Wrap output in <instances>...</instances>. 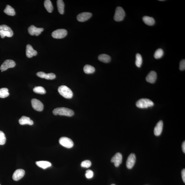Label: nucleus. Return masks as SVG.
<instances>
[{
  "label": "nucleus",
  "instance_id": "obj_1",
  "mask_svg": "<svg viewBox=\"0 0 185 185\" xmlns=\"http://www.w3.org/2000/svg\"><path fill=\"white\" fill-rule=\"evenodd\" d=\"M53 112L55 115L65 116L68 117H71L74 114V111L72 110L65 107L56 108Z\"/></svg>",
  "mask_w": 185,
  "mask_h": 185
},
{
  "label": "nucleus",
  "instance_id": "obj_2",
  "mask_svg": "<svg viewBox=\"0 0 185 185\" xmlns=\"http://www.w3.org/2000/svg\"><path fill=\"white\" fill-rule=\"evenodd\" d=\"M58 91L60 94L66 99L72 98L73 93L71 90L68 87L65 86H62L59 87Z\"/></svg>",
  "mask_w": 185,
  "mask_h": 185
},
{
  "label": "nucleus",
  "instance_id": "obj_3",
  "mask_svg": "<svg viewBox=\"0 0 185 185\" xmlns=\"http://www.w3.org/2000/svg\"><path fill=\"white\" fill-rule=\"evenodd\" d=\"M14 34L13 31L10 27L6 25L0 26V36L1 38L5 37H11Z\"/></svg>",
  "mask_w": 185,
  "mask_h": 185
},
{
  "label": "nucleus",
  "instance_id": "obj_4",
  "mask_svg": "<svg viewBox=\"0 0 185 185\" xmlns=\"http://www.w3.org/2000/svg\"><path fill=\"white\" fill-rule=\"evenodd\" d=\"M137 107L140 109H146L149 107H152L154 103L151 100L146 99H139L136 104Z\"/></svg>",
  "mask_w": 185,
  "mask_h": 185
},
{
  "label": "nucleus",
  "instance_id": "obj_5",
  "mask_svg": "<svg viewBox=\"0 0 185 185\" xmlns=\"http://www.w3.org/2000/svg\"><path fill=\"white\" fill-rule=\"evenodd\" d=\"M125 14V12L123 8L121 7H118L116 9L114 19L117 22L122 21L124 20Z\"/></svg>",
  "mask_w": 185,
  "mask_h": 185
},
{
  "label": "nucleus",
  "instance_id": "obj_6",
  "mask_svg": "<svg viewBox=\"0 0 185 185\" xmlns=\"http://www.w3.org/2000/svg\"><path fill=\"white\" fill-rule=\"evenodd\" d=\"M60 144L66 148H71L74 146V143L71 139L66 137H62L59 139Z\"/></svg>",
  "mask_w": 185,
  "mask_h": 185
},
{
  "label": "nucleus",
  "instance_id": "obj_7",
  "mask_svg": "<svg viewBox=\"0 0 185 185\" xmlns=\"http://www.w3.org/2000/svg\"><path fill=\"white\" fill-rule=\"evenodd\" d=\"M67 34V31L64 29H59L53 31L52 33V36L54 38L61 39L66 36Z\"/></svg>",
  "mask_w": 185,
  "mask_h": 185
},
{
  "label": "nucleus",
  "instance_id": "obj_8",
  "mask_svg": "<svg viewBox=\"0 0 185 185\" xmlns=\"http://www.w3.org/2000/svg\"><path fill=\"white\" fill-rule=\"evenodd\" d=\"M16 66V63L13 60L8 59L4 61L1 64L0 69L2 71H5L8 68H14Z\"/></svg>",
  "mask_w": 185,
  "mask_h": 185
},
{
  "label": "nucleus",
  "instance_id": "obj_9",
  "mask_svg": "<svg viewBox=\"0 0 185 185\" xmlns=\"http://www.w3.org/2000/svg\"><path fill=\"white\" fill-rule=\"evenodd\" d=\"M31 104L33 109L39 111H42L43 109L44 105L41 102L36 99H33L31 100Z\"/></svg>",
  "mask_w": 185,
  "mask_h": 185
},
{
  "label": "nucleus",
  "instance_id": "obj_10",
  "mask_svg": "<svg viewBox=\"0 0 185 185\" xmlns=\"http://www.w3.org/2000/svg\"><path fill=\"white\" fill-rule=\"evenodd\" d=\"M136 155L134 154H131L129 155L126 162L127 168L129 169H131L134 167L136 161Z\"/></svg>",
  "mask_w": 185,
  "mask_h": 185
},
{
  "label": "nucleus",
  "instance_id": "obj_11",
  "mask_svg": "<svg viewBox=\"0 0 185 185\" xmlns=\"http://www.w3.org/2000/svg\"><path fill=\"white\" fill-rule=\"evenodd\" d=\"M43 30V28H36L33 25H31L28 29L29 33L32 36L34 35L36 36H38Z\"/></svg>",
  "mask_w": 185,
  "mask_h": 185
},
{
  "label": "nucleus",
  "instance_id": "obj_12",
  "mask_svg": "<svg viewBox=\"0 0 185 185\" xmlns=\"http://www.w3.org/2000/svg\"><path fill=\"white\" fill-rule=\"evenodd\" d=\"M122 156L121 153H116L112 158L111 162L114 163L116 167H119L122 163Z\"/></svg>",
  "mask_w": 185,
  "mask_h": 185
},
{
  "label": "nucleus",
  "instance_id": "obj_13",
  "mask_svg": "<svg viewBox=\"0 0 185 185\" xmlns=\"http://www.w3.org/2000/svg\"><path fill=\"white\" fill-rule=\"evenodd\" d=\"M92 16V14L90 12H82L78 14L77 16V19L78 21L84 22L90 19Z\"/></svg>",
  "mask_w": 185,
  "mask_h": 185
},
{
  "label": "nucleus",
  "instance_id": "obj_14",
  "mask_svg": "<svg viewBox=\"0 0 185 185\" xmlns=\"http://www.w3.org/2000/svg\"><path fill=\"white\" fill-rule=\"evenodd\" d=\"M25 172L24 170L22 169H17L14 172L12 176V178L13 179L17 181L21 179L24 177Z\"/></svg>",
  "mask_w": 185,
  "mask_h": 185
},
{
  "label": "nucleus",
  "instance_id": "obj_15",
  "mask_svg": "<svg viewBox=\"0 0 185 185\" xmlns=\"http://www.w3.org/2000/svg\"><path fill=\"white\" fill-rule=\"evenodd\" d=\"M36 75L39 78H44L47 80H53L56 77L55 74L52 73L47 74L44 72H39L37 73Z\"/></svg>",
  "mask_w": 185,
  "mask_h": 185
},
{
  "label": "nucleus",
  "instance_id": "obj_16",
  "mask_svg": "<svg viewBox=\"0 0 185 185\" xmlns=\"http://www.w3.org/2000/svg\"><path fill=\"white\" fill-rule=\"evenodd\" d=\"M37 54V51L33 49L32 46L29 44L27 45L26 50V54L27 57L29 58H31L33 56H36Z\"/></svg>",
  "mask_w": 185,
  "mask_h": 185
},
{
  "label": "nucleus",
  "instance_id": "obj_17",
  "mask_svg": "<svg viewBox=\"0 0 185 185\" xmlns=\"http://www.w3.org/2000/svg\"><path fill=\"white\" fill-rule=\"evenodd\" d=\"M163 126V121L161 120L158 122L155 127L154 134L155 136H159L161 134Z\"/></svg>",
  "mask_w": 185,
  "mask_h": 185
},
{
  "label": "nucleus",
  "instance_id": "obj_18",
  "mask_svg": "<svg viewBox=\"0 0 185 185\" xmlns=\"http://www.w3.org/2000/svg\"><path fill=\"white\" fill-rule=\"evenodd\" d=\"M157 76L156 73L152 71L147 75L146 79L147 82L151 83V84H154L156 80Z\"/></svg>",
  "mask_w": 185,
  "mask_h": 185
},
{
  "label": "nucleus",
  "instance_id": "obj_19",
  "mask_svg": "<svg viewBox=\"0 0 185 185\" xmlns=\"http://www.w3.org/2000/svg\"><path fill=\"white\" fill-rule=\"evenodd\" d=\"M19 123L21 125H23L25 124H29L30 125H32L33 124V122L32 120L30 119V118L26 116H22L21 118L19 120Z\"/></svg>",
  "mask_w": 185,
  "mask_h": 185
},
{
  "label": "nucleus",
  "instance_id": "obj_20",
  "mask_svg": "<svg viewBox=\"0 0 185 185\" xmlns=\"http://www.w3.org/2000/svg\"><path fill=\"white\" fill-rule=\"evenodd\" d=\"M36 165L39 167L45 169L46 168L51 167V164L49 161H40L36 162Z\"/></svg>",
  "mask_w": 185,
  "mask_h": 185
},
{
  "label": "nucleus",
  "instance_id": "obj_21",
  "mask_svg": "<svg viewBox=\"0 0 185 185\" xmlns=\"http://www.w3.org/2000/svg\"><path fill=\"white\" fill-rule=\"evenodd\" d=\"M142 19L143 22L147 25L152 26L155 24V20L152 17L145 16Z\"/></svg>",
  "mask_w": 185,
  "mask_h": 185
},
{
  "label": "nucleus",
  "instance_id": "obj_22",
  "mask_svg": "<svg viewBox=\"0 0 185 185\" xmlns=\"http://www.w3.org/2000/svg\"><path fill=\"white\" fill-rule=\"evenodd\" d=\"M98 59L99 61L104 63H109L111 61V58L109 55L103 54L99 56Z\"/></svg>",
  "mask_w": 185,
  "mask_h": 185
},
{
  "label": "nucleus",
  "instance_id": "obj_23",
  "mask_svg": "<svg viewBox=\"0 0 185 185\" xmlns=\"http://www.w3.org/2000/svg\"><path fill=\"white\" fill-rule=\"evenodd\" d=\"M4 12L7 15L10 16L15 15L16 12L14 8L9 5L6 6L5 9H4Z\"/></svg>",
  "mask_w": 185,
  "mask_h": 185
},
{
  "label": "nucleus",
  "instance_id": "obj_24",
  "mask_svg": "<svg viewBox=\"0 0 185 185\" xmlns=\"http://www.w3.org/2000/svg\"><path fill=\"white\" fill-rule=\"evenodd\" d=\"M58 11L59 13L61 14H63L64 12V4L62 0H58L57 1Z\"/></svg>",
  "mask_w": 185,
  "mask_h": 185
},
{
  "label": "nucleus",
  "instance_id": "obj_25",
  "mask_svg": "<svg viewBox=\"0 0 185 185\" xmlns=\"http://www.w3.org/2000/svg\"><path fill=\"white\" fill-rule=\"evenodd\" d=\"M44 5L48 12L49 13H51L53 10V7L51 1L46 0L44 1Z\"/></svg>",
  "mask_w": 185,
  "mask_h": 185
},
{
  "label": "nucleus",
  "instance_id": "obj_26",
  "mask_svg": "<svg viewBox=\"0 0 185 185\" xmlns=\"http://www.w3.org/2000/svg\"><path fill=\"white\" fill-rule=\"evenodd\" d=\"M84 71L86 74H91L95 71V69L92 66L86 64L84 66Z\"/></svg>",
  "mask_w": 185,
  "mask_h": 185
},
{
  "label": "nucleus",
  "instance_id": "obj_27",
  "mask_svg": "<svg viewBox=\"0 0 185 185\" xmlns=\"http://www.w3.org/2000/svg\"><path fill=\"white\" fill-rule=\"evenodd\" d=\"M9 93L8 92V89L6 88H3L0 89V98H5L9 96Z\"/></svg>",
  "mask_w": 185,
  "mask_h": 185
},
{
  "label": "nucleus",
  "instance_id": "obj_28",
  "mask_svg": "<svg viewBox=\"0 0 185 185\" xmlns=\"http://www.w3.org/2000/svg\"><path fill=\"white\" fill-rule=\"evenodd\" d=\"M33 90L35 93L40 94H44L46 93L44 88L40 86H35Z\"/></svg>",
  "mask_w": 185,
  "mask_h": 185
},
{
  "label": "nucleus",
  "instance_id": "obj_29",
  "mask_svg": "<svg viewBox=\"0 0 185 185\" xmlns=\"http://www.w3.org/2000/svg\"><path fill=\"white\" fill-rule=\"evenodd\" d=\"M142 63V56L139 53H137L136 55V65L139 68H140Z\"/></svg>",
  "mask_w": 185,
  "mask_h": 185
},
{
  "label": "nucleus",
  "instance_id": "obj_30",
  "mask_svg": "<svg viewBox=\"0 0 185 185\" xmlns=\"http://www.w3.org/2000/svg\"><path fill=\"white\" fill-rule=\"evenodd\" d=\"M164 52L163 49H159L156 51L154 54V57L155 59H161L164 55Z\"/></svg>",
  "mask_w": 185,
  "mask_h": 185
},
{
  "label": "nucleus",
  "instance_id": "obj_31",
  "mask_svg": "<svg viewBox=\"0 0 185 185\" xmlns=\"http://www.w3.org/2000/svg\"><path fill=\"white\" fill-rule=\"evenodd\" d=\"M6 137L5 134L2 131H0V145H3L6 142Z\"/></svg>",
  "mask_w": 185,
  "mask_h": 185
},
{
  "label": "nucleus",
  "instance_id": "obj_32",
  "mask_svg": "<svg viewBox=\"0 0 185 185\" xmlns=\"http://www.w3.org/2000/svg\"><path fill=\"white\" fill-rule=\"evenodd\" d=\"M91 164H91L90 161H89V160H86V161H84L82 162L81 164V166L83 167L88 168L90 167Z\"/></svg>",
  "mask_w": 185,
  "mask_h": 185
},
{
  "label": "nucleus",
  "instance_id": "obj_33",
  "mask_svg": "<svg viewBox=\"0 0 185 185\" xmlns=\"http://www.w3.org/2000/svg\"><path fill=\"white\" fill-rule=\"evenodd\" d=\"M86 177L88 179H91L93 177L94 174L93 172L91 170H87L86 172Z\"/></svg>",
  "mask_w": 185,
  "mask_h": 185
},
{
  "label": "nucleus",
  "instance_id": "obj_34",
  "mask_svg": "<svg viewBox=\"0 0 185 185\" xmlns=\"http://www.w3.org/2000/svg\"><path fill=\"white\" fill-rule=\"evenodd\" d=\"M179 69L180 70H184L185 69V60L183 59L180 61V63Z\"/></svg>",
  "mask_w": 185,
  "mask_h": 185
},
{
  "label": "nucleus",
  "instance_id": "obj_35",
  "mask_svg": "<svg viewBox=\"0 0 185 185\" xmlns=\"http://www.w3.org/2000/svg\"><path fill=\"white\" fill-rule=\"evenodd\" d=\"M182 179L183 181L185 183V169H184L182 170L181 172Z\"/></svg>",
  "mask_w": 185,
  "mask_h": 185
},
{
  "label": "nucleus",
  "instance_id": "obj_36",
  "mask_svg": "<svg viewBox=\"0 0 185 185\" xmlns=\"http://www.w3.org/2000/svg\"><path fill=\"white\" fill-rule=\"evenodd\" d=\"M182 149L184 153H185V142L184 141L182 144Z\"/></svg>",
  "mask_w": 185,
  "mask_h": 185
},
{
  "label": "nucleus",
  "instance_id": "obj_37",
  "mask_svg": "<svg viewBox=\"0 0 185 185\" xmlns=\"http://www.w3.org/2000/svg\"><path fill=\"white\" fill-rule=\"evenodd\" d=\"M111 185H115L114 184H111Z\"/></svg>",
  "mask_w": 185,
  "mask_h": 185
},
{
  "label": "nucleus",
  "instance_id": "obj_38",
  "mask_svg": "<svg viewBox=\"0 0 185 185\" xmlns=\"http://www.w3.org/2000/svg\"><path fill=\"white\" fill-rule=\"evenodd\" d=\"M0 185H1V184H0Z\"/></svg>",
  "mask_w": 185,
  "mask_h": 185
}]
</instances>
